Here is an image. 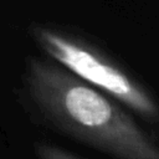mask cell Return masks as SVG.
<instances>
[{
    "label": "cell",
    "mask_w": 159,
    "mask_h": 159,
    "mask_svg": "<svg viewBox=\"0 0 159 159\" xmlns=\"http://www.w3.org/2000/svg\"><path fill=\"white\" fill-rule=\"evenodd\" d=\"M34 152L37 159H86L72 152L66 150L62 147L45 142L36 143L34 147Z\"/></svg>",
    "instance_id": "3957f363"
},
{
    "label": "cell",
    "mask_w": 159,
    "mask_h": 159,
    "mask_svg": "<svg viewBox=\"0 0 159 159\" xmlns=\"http://www.w3.org/2000/svg\"><path fill=\"white\" fill-rule=\"evenodd\" d=\"M31 34L50 60L159 128V101L128 67L96 43L60 29L35 25Z\"/></svg>",
    "instance_id": "7a4b0ae2"
},
{
    "label": "cell",
    "mask_w": 159,
    "mask_h": 159,
    "mask_svg": "<svg viewBox=\"0 0 159 159\" xmlns=\"http://www.w3.org/2000/svg\"><path fill=\"white\" fill-rule=\"evenodd\" d=\"M26 97L55 130L113 159H159V142L128 109L50 58L30 57Z\"/></svg>",
    "instance_id": "6da1fadb"
}]
</instances>
